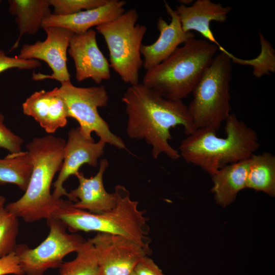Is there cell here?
Segmentation results:
<instances>
[{
    "mask_svg": "<svg viewBox=\"0 0 275 275\" xmlns=\"http://www.w3.org/2000/svg\"><path fill=\"white\" fill-rule=\"evenodd\" d=\"M121 100L127 116L126 130L129 138L144 140L151 146L154 159L161 154L172 160L181 157L169 143L172 140L170 129L182 126L187 135L196 130L188 106L182 100L166 98L140 83L129 86Z\"/></svg>",
    "mask_w": 275,
    "mask_h": 275,
    "instance_id": "cell-1",
    "label": "cell"
},
{
    "mask_svg": "<svg viewBox=\"0 0 275 275\" xmlns=\"http://www.w3.org/2000/svg\"><path fill=\"white\" fill-rule=\"evenodd\" d=\"M65 144V139L49 134L26 145L33 166L30 181L22 196L5 206L7 211L27 223L53 216L65 201L55 199L50 188L62 167Z\"/></svg>",
    "mask_w": 275,
    "mask_h": 275,
    "instance_id": "cell-2",
    "label": "cell"
},
{
    "mask_svg": "<svg viewBox=\"0 0 275 275\" xmlns=\"http://www.w3.org/2000/svg\"><path fill=\"white\" fill-rule=\"evenodd\" d=\"M225 122V137L210 129H197L181 141L180 156L211 176L226 165L250 158L260 147L256 132L234 114Z\"/></svg>",
    "mask_w": 275,
    "mask_h": 275,
    "instance_id": "cell-3",
    "label": "cell"
},
{
    "mask_svg": "<svg viewBox=\"0 0 275 275\" xmlns=\"http://www.w3.org/2000/svg\"><path fill=\"white\" fill-rule=\"evenodd\" d=\"M218 50L217 45L206 40L191 38L147 70L142 84L166 98L182 100L193 93Z\"/></svg>",
    "mask_w": 275,
    "mask_h": 275,
    "instance_id": "cell-4",
    "label": "cell"
},
{
    "mask_svg": "<svg viewBox=\"0 0 275 275\" xmlns=\"http://www.w3.org/2000/svg\"><path fill=\"white\" fill-rule=\"evenodd\" d=\"M115 207L101 213H93L77 209L69 200L64 202L53 217L62 221L72 233L97 232L123 236L149 246V228L145 211L138 209L139 202L130 199L128 190L123 186L115 188Z\"/></svg>",
    "mask_w": 275,
    "mask_h": 275,
    "instance_id": "cell-5",
    "label": "cell"
},
{
    "mask_svg": "<svg viewBox=\"0 0 275 275\" xmlns=\"http://www.w3.org/2000/svg\"><path fill=\"white\" fill-rule=\"evenodd\" d=\"M222 46L193 91L188 112L196 129L217 132L230 115L232 66Z\"/></svg>",
    "mask_w": 275,
    "mask_h": 275,
    "instance_id": "cell-6",
    "label": "cell"
},
{
    "mask_svg": "<svg viewBox=\"0 0 275 275\" xmlns=\"http://www.w3.org/2000/svg\"><path fill=\"white\" fill-rule=\"evenodd\" d=\"M135 8L128 10L118 18L96 27L104 38L109 56V66L125 83H139L143 65L141 48L147 27L138 23Z\"/></svg>",
    "mask_w": 275,
    "mask_h": 275,
    "instance_id": "cell-7",
    "label": "cell"
},
{
    "mask_svg": "<svg viewBox=\"0 0 275 275\" xmlns=\"http://www.w3.org/2000/svg\"><path fill=\"white\" fill-rule=\"evenodd\" d=\"M53 90L66 103L69 118L78 122L79 130L86 139H93L91 133L95 132L106 144L126 149L122 139L111 131L108 123L98 113V108L106 106L109 99L104 86L78 87L68 81Z\"/></svg>",
    "mask_w": 275,
    "mask_h": 275,
    "instance_id": "cell-8",
    "label": "cell"
},
{
    "mask_svg": "<svg viewBox=\"0 0 275 275\" xmlns=\"http://www.w3.org/2000/svg\"><path fill=\"white\" fill-rule=\"evenodd\" d=\"M46 223L49 232L39 245L32 249L20 244L14 249L23 274L43 275L48 269L59 268L67 255L76 253L87 241L79 234L68 233L65 224L56 217Z\"/></svg>",
    "mask_w": 275,
    "mask_h": 275,
    "instance_id": "cell-9",
    "label": "cell"
},
{
    "mask_svg": "<svg viewBox=\"0 0 275 275\" xmlns=\"http://www.w3.org/2000/svg\"><path fill=\"white\" fill-rule=\"evenodd\" d=\"M89 240L95 248L100 275H130L151 253L149 246L119 235L97 233Z\"/></svg>",
    "mask_w": 275,
    "mask_h": 275,
    "instance_id": "cell-10",
    "label": "cell"
},
{
    "mask_svg": "<svg viewBox=\"0 0 275 275\" xmlns=\"http://www.w3.org/2000/svg\"><path fill=\"white\" fill-rule=\"evenodd\" d=\"M46 39L33 44H23L17 57L23 60H36L45 62L52 70L51 75L33 73L35 80L54 79L61 84L70 81L67 65V52L71 38L74 33L62 28L47 27L43 29Z\"/></svg>",
    "mask_w": 275,
    "mask_h": 275,
    "instance_id": "cell-11",
    "label": "cell"
},
{
    "mask_svg": "<svg viewBox=\"0 0 275 275\" xmlns=\"http://www.w3.org/2000/svg\"><path fill=\"white\" fill-rule=\"evenodd\" d=\"M106 144L100 140L96 142L94 139H86L78 127L69 131L62 166L53 184L54 189L52 195L55 199H61L62 196L69 198V193L64 187V182L70 176H75L84 164L97 167Z\"/></svg>",
    "mask_w": 275,
    "mask_h": 275,
    "instance_id": "cell-12",
    "label": "cell"
},
{
    "mask_svg": "<svg viewBox=\"0 0 275 275\" xmlns=\"http://www.w3.org/2000/svg\"><path fill=\"white\" fill-rule=\"evenodd\" d=\"M68 53L74 61L77 81L91 78L99 84L110 79L109 64L98 47L94 30L82 34H74Z\"/></svg>",
    "mask_w": 275,
    "mask_h": 275,
    "instance_id": "cell-13",
    "label": "cell"
},
{
    "mask_svg": "<svg viewBox=\"0 0 275 275\" xmlns=\"http://www.w3.org/2000/svg\"><path fill=\"white\" fill-rule=\"evenodd\" d=\"M164 7L171 18L170 22L168 23L162 17H159L157 21L158 38L151 44L141 46V53L144 58L143 65L146 70L160 64L180 44L195 37L191 32H185L183 30L175 10L166 1H164Z\"/></svg>",
    "mask_w": 275,
    "mask_h": 275,
    "instance_id": "cell-14",
    "label": "cell"
},
{
    "mask_svg": "<svg viewBox=\"0 0 275 275\" xmlns=\"http://www.w3.org/2000/svg\"><path fill=\"white\" fill-rule=\"evenodd\" d=\"M108 166L106 159L100 161L98 172L90 178L79 172L75 176L78 186L70 191L68 200L75 208L93 213H101L113 209L116 204L115 193H108L103 185V176Z\"/></svg>",
    "mask_w": 275,
    "mask_h": 275,
    "instance_id": "cell-15",
    "label": "cell"
},
{
    "mask_svg": "<svg viewBox=\"0 0 275 275\" xmlns=\"http://www.w3.org/2000/svg\"><path fill=\"white\" fill-rule=\"evenodd\" d=\"M126 2L108 0L104 5L69 15L60 16L51 13L44 19L42 28L58 27L67 29L74 34L86 33L91 28L115 20L125 12Z\"/></svg>",
    "mask_w": 275,
    "mask_h": 275,
    "instance_id": "cell-16",
    "label": "cell"
},
{
    "mask_svg": "<svg viewBox=\"0 0 275 275\" xmlns=\"http://www.w3.org/2000/svg\"><path fill=\"white\" fill-rule=\"evenodd\" d=\"M232 10L230 6H223L210 0H197L190 6L178 5L175 10L185 32L196 31L219 48L222 45L215 38L210 24L212 21L225 22Z\"/></svg>",
    "mask_w": 275,
    "mask_h": 275,
    "instance_id": "cell-17",
    "label": "cell"
},
{
    "mask_svg": "<svg viewBox=\"0 0 275 275\" xmlns=\"http://www.w3.org/2000/svg\"><path fill=\"white\" fill-rule=\"evenodd\" d=\"M23 113L31 117L48 133L65 127L69 118L66 103L53 89L36 91L22 103Z\"/></svg>",
    "mask_w": 275,
    "mask_h": 275,
    "instance_id": "cell-18",
    "label": "cell"
},
{
    "mask_svg": "<svg viewBox=\"0 0 275 275\" xmlns=\"http://www.w3.org/2000/svg\"><path fill=\"white\" fill-rule=\"evenodd\" d=\"M8 10L15 16V21L19 32L11 50L19 45L24 35H35L42 28L44 19L51 13L49 0H9Z\"/></svg>",
    "mask_w": 275,
    "mask_h": 275,
    "instance_id": "cell-19",
    "label": "cell"
},
{
    "mask_svg": "<svg viewBox=\"0 0 275 275\" xmlns=\"http://www.w3.org/2000/svg\"><path fill=\"white\" fill-rule=\"evenodd\" d=\"M249 158L226 165L211 176L214 199L223 207L230 204L238 192L246 188Z\"/></svg>",
    "mask_w": 275,
    "mask_h": 275,
    "instance_id": "cell-20",
    "label": "cell"
},
{
    "mask_svg": "<svg viewBox=\"0 0 275 275\" xmlns=\"http://www.w3.org/2000/svg\"><path fill=\"white\" fill-rule=\"evenodd\" d=\"M250 165L246 188L275 195V156L268 152L253 154Z\"/></svg>",
    "mask_w": 275,
    "mask_h": 275,
    "instance_id": "cell-21",
    "label": "cell"
},
{
    "mask_svg": "<svg viewBox=\"0 0 275 275\" xmlns=\"http://www.w3.org/2000/svg\"><path fill=\"white\" fill-rule=\"evenodd\" d=\"M33 166L28 152L9 153L0 158V184L17 185L25 191L32 174Z\"/></svg>",
    "mask_w": 275,
    "mask_h": 275,
    "instance_id": "cell-22",
    "label": "cell"
},
{
    "mask_svg": "<svg viewBox=\"0 0 275 275\" xmlns=\"http://www.w3.org/2000/svg\"><path fill=\"white\" fill-rule=\"evenodd\" d=\"M76 253L73 260L61 264L59 275H100L96 252L89 239Z\"/></svg>",
    "mask_w": 275,
    "mask_h": 275,
    "instance_id": "cell-23",
    "label": "cell"
},
{
    "mask_svg": "<svg viewBox=\"0 0 275 275\" xmlns=\"http://www.w3.org/2000/svg\"><path fill=\"white\" fill-rule=\"evenodd\" d=\"M261 51L253 59L246 60L238 58L225 48L224 51L229 57L232 63L252 67L253 74L258 78L269 75L275 72V50L271 43L265 38L262 33H259Z\"/></svg>",
    "mask_w": 275,
    "mask_h": 275,
    "instance_id": "cell-24",
    "label": "cell"
},
{
    "mask_svg": "<svg viewBox=\"0 0 275 275\" xmlns=\"http://www.w3.org/2000/svg\"><path fill=\"white\" fill-rule=\"evenodd\" d=\"M18 218L5 208L0 211V258L14 252L19 231Z\"/></svg>",
    "mask_w": 275,
    "mask_h": 275,
    "instance_id": "cell-25",
    "label": "cell"
},
{
    "mask_svg": "<svg viewBox=\"0 0 275 275\" xmlns=\"http://www.w3.org/2000/svg\"><path fill=\"white\" fill-rule=\"evenodd\" d=\"M53 8L52 14L65 16L96 8L107 3L108 0H49Z\"/></svg>",
    "mask_w": 275,
    "mask_h": 275,
    "instance_id": "cell-26",
    "label": "cell"
},
{
    "mask_svg": "<svg viewBox=\"0 0 275 275\" xmlns=\"http://www.w3.org/2000/svg\"><path fill=\"white\" fill-rule=\"evenodd\" d=\"M4 120V116L0 112V148L7 150L10 153L21 152L23 140L6 126Z\"/></svg>",
    "mask_w": 275,
    "mask_h": 275,
    "instance_id": "cell-27",
    "label": "cell"
},
{
    "mask_svg": "<svg viewBox=\"0 0 275 275\" xmlns=\"http://www.w3.org/2000/svg\"><path fill=\"white\" fill-rule=\"evenodd\" d=\"M41 67L39 61L36 60H23L17 56L11 57L7 56L5 52L0 49V73L9 69L30 70Z\"/></svg>",
    "mask_w": 275,
    "mask_h": 275,
    "instance_id": "cell-28",
    "label": "cell"
},
{
    "mask_svg": "<svg viewBox=\"0 0 275 275\" xmlns=\"http://www.w3.org/2000/svg\"><path fill=\"white\" fill-rule=\"evenodd\" d=\"M23 275L18 259L14 252L0 258V275Z\"/></svg>",
    "mask_w": 275,
    "mask_h": 275,
    "instance_id": "cell-29",
    "label": "cell"
},
{
    "mask_svg": "<svg viewBox=\"0 0 275 275\" xmlns=\"http://www.w3.org/2000/svg\"><path fill=\"white\" fill-rule=\"evenodd\" d=\"M136 275H165L154 261L148 256L143 257L133 271Z\"/></svg>",
    "mask_w": 275,
    "mask_h": 275,
    "instance_id": "cell-30",
    "label": "cell"
},
{
    "mask_svg": "<svg viewBox=\"0 0 275 275\" xmlns=\"http://www.w3.org/2000/svg\"><path fill=\"white\" fill-rule=\"evenodd\" d=\"M6 200L4 197L0 195V211L5 208Z\"/></svg>",
    "mask_w": 275,
    "mask_h": 275,
    "instance_id": "cell-31",
    "label": "cell"
},
{
    "mask_svg": "<svg viewBox=\"0 0 275 275\" xmlns=\"http://www.w3.org/2000/svg\"><path fill=\"white\" fill-rule=\"evenodd\" d=\"M179 3H181V5H183L184 6H188V5L193 3V1L192 0H180L179 1Z\"/></svg>",
    "mask_w": 275,
    "mask_h": 275,
    "instance_id": "cell-32",
    "label": "cell"
},
{
    "mask_svg": "<svg viewBox=\"0 0 275 275\" xmlns=\"http://www.w3.org/2000/svg\"><path fill=\"white\" fill-rule=\"evenodd\" d=\"M130 275H136V274L133 271Z\"/></svg>",
    "mask_w": 275,
    "mask_h": 275,
    "instance_id": "cell-33",
    "label": "cell"
},
{
    "mask_svg": "<svg viewBox=\"0 0 275 275\" xmlns=\"http://www.w3.org/2000/svg\"><path fill=\"white\" fill-rule=\"evenodd\" d=\"M1 2H2V1H0V3H1Z\"/></svg>",
    "mask_w": 275,
    "mask_h": 275,
    "instance_id": "cell-34",
    "label": "cell"
},
{
    "mask_svg": "<svg viewBox=\"0 0 275 275\" xmlns=\"http://www.w3.org/2000/svg\"></svg>",
    "mask_w": 275,
    "mask_h": 275,
    "instance_id": "cell-35",
    "label": "cell"
}]
</instances>
